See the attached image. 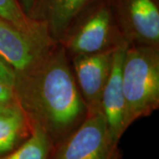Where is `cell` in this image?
<instances>
[{"label": "cell", "instance_id": "6da1fadb", "mask_svg": "<svg viewBox=\"0 0 159 159\" xmlns=\"http://www.w3.org/2000/svg\"><path fill=\"white\" fill-rule=\"evenodd\" d=\"M13 89L31 125L44 131L55 145L76 129L88 113L71 60L58 43L34 67L15 74Z\"/></svg>", "mask_w": 159, "mask_h": 159}, {"label": "cell", "instance_id": "7a4b0ae2", "mask_svg": "<svg viewBox=\"0 0 159 159\" xmlns=\"http://www.w3.org/2000/svg\"><path fill=\"white\" fill-rule=\"evenodd\" d=\"M122 88L129 122L159 107V48L127 45L122 66Z\"/></svg>", "mask_w": 159, "mask_h": 159}, {"label": "cell", "instance_id": "3957f363", "mask_svg": "<svg viewBox=\"0 0 159 159\" xmlns=\"http://www.w3.org/2000/svg\"><path fill=\"white\" fill-rule=\"evenodd\" d=\"M51 159H121L100 109L88 111L80 125L55 145Z\"/></svg>", "mask_w": 159, "mask_h": 159}, {"label": "cell", "instance_id": "277c9868", "mask_svg": "<svg viewBox=\"0 0 159 159\" xmlns=\"http://www.w3.org/2000/svg\"><path fill=\"white\" fill-rule=\"evenodd\" d=\"M58 43L71 57L114 50L126 43L120 34L111 9L101 6L80 18Z\"/></svg>", "mask_w": 159, "mask_h": 159}, {"label": "cell", "instance_id": "5b68a950", "mask_svg": "<svg viewBox=\"0 0 159 159\" xmlns=\"http://www.w3.org/2000/svg\"><path fill=\"white\" fill-rule=\"evenodd\" d=\"M57 43L49 36L28 33L0 17V57L15 74L34 67Z\"/></svg>", "mask_w": 159, "mask_h": 159}, {"label": "cell", "instance_id": "8992f818", "mask_svg": "<svg viewBox=\"0 0 159 159\" xmlns=\"http://www.w3.org/2000/svg\"><path fill=\"white\" fill-rule=\"evenodd\" d=\"M112 13L127 45L159 48V9L155 0H118Z\"/></svg>", "mask_w": 159, "mask_h": 159}, {"label": "cell", "instance_id": "52a82bcc", "mask_svg": "<svg viewBox=\"0 0 159 159\" xmlns=\"http://www.w3.org/2000/svg\"><path fill=\"white\" fill-rule=\"evenodd\" d=\"M114 51L115 49L71 57L74 80L88 111L100 109L101 97L111 69Z\"/></svg>", "mask_w": 159, "mask_h": 159}, {"label": "cell", "instance_id": "ba28073f", "mask_svg": "<svg viewBox=\"0 0 159 159\" xmlns=\"http://www.w3.org/2000/svg\"><path fill=\"white\" fill-rule=\"evenodd\" d=\"M126 47L127 44L124 43L114 51L111 69L100 102V111L106 120L111 136L118 143L131 125L122 88V66Z\"/></svg>", "mask_w": 159, "mask_h": 159}, {"label": "cell", "instance_id": "9c48e42d", "mask_svg": "<svg viewBox=\"0 0 159 159\" xmlns=\"http://www.w3.org/2000/svg\"><path fill=\"white\" fill-rule=\"evenodd\" d=\"M92 0H36L30 18L43 25L55 43L68 33Z\"/></svg>", "mask_w": 159, "mask_h": 159}, {"label": "cell", "instance_id": "30bf717a", "mask_svg": "<svg viewBox=\"0 0 159 159\" xmlns=\"http://www.w3.org/2000/svg\"><path fill=\"white\" fill-rule=\"evenodd\" d=\"M31 131V124L19 103L0 108V156L19 147Z\"/></svg>", "mask_w": 159, "mask_h": 159}, {"label": "cell", "instance_id": "8fae6325", "mask_svg": "<svg viewBox=\"0 0 159 159\" xmlns=\"http://www.w3.org/2000/svg\"><path fill=\"white\" fill-rule=\"evenodd\" d=\"M31 127L29 138L12 151L0 156V159H51L55 144L40 127Z\"/></svg>", "mask_w": 159, "mask_h": 159}, {"label": "cell", "instance_id": "7c38bea8", "mask_svg": "<svg viewBox=\"0 0 159 159\" xmlns=\"http://www.w3.org/2000/svg\"><path fill=\"white\" fill-rule=\"evenodd\" d=\"M0 17L28 33L49 36L42 24L24 12L19 0H0Z\"/></svg>", "mask_w": 159, "mask_h": 159}, {"label": "cell", "instance_id": "4fadbf2b", "mask_svg": "<svg viewBox=\"0 0 159 159\" xmlns=\"http://www.w3.org/2000/svg\"><path fill=\"white\" fill-rule=\"evenodd\" d=\"M13 85L0 81V108L18 104Z\"/></svg>", "mask_w": 159, "mask_h": 159}, {"label": "cell", "instance_id": "5bb4252c", "mask_svg": "<svg viewBox=\"0 0 159 159\" xmlns=\"http://www.w3.org/2000/svg\"><path fill=\"white\" fill-rule=\"evenodd\" d=\"M15 74L13 70L0 57V81L13 85Z\"/></svg>", "mask_w": 159, "mask_h": 159}, {"label": "cell", "instance_id": "9a60e30c", "mask_svg": "<svg viewBox=\"0 0 159 159\" xmlns=\"http://www.w3.org/2000/svg\"><path fill=\"white\" fill-rule=\"evenodd\" d=\"M35 1L36 0H19L20 5L21 6L22 10L29 17H30V15H31V13L33 11Z\"/></svg>", "mask_w": 159, "mask_h": 159}]
</instances>
